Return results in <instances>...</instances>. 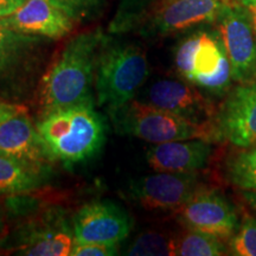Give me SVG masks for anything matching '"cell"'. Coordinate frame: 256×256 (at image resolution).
Listing matches in <instances>:
<instances>
[{
  "label": "cell",
  "mask_w": 256,
  "mask_h": 256,
  "mask_svg": "<svg viewBox=\"0 0 256 256\" xmlns=\"http://www.w3.org/2000/svg\"><path fill=\"white\" fill-rule=\"evenodd\" d=\"M104 37L98 28L83 32L57 54L37 84L40 116L60 108L94 104L96 57Z\"/></svg>",
  "instance_id": "obj_1"
},
{
  "label": "cell",
  "mask_w": 256,
  "mask_h": 256,
  "mask_svg": "<svg viewBox=\"0 0 256 256\" xmlns=\"http://www.w3.org/2000/svg\"><path fill=\"white\" fill-rule=\"evenodd\" d=\"M36 126L51 159L66 165L92 158L106 140V122L94 104L52 110L42 115Z\"/></svg>",
  "instance_id": "obj_2"
},
{
  "label": "cell",
  "mask_w": 256,
  "mask_h": 256,
  "mask_svg": "<svg viewBox=\"0 0 256 256\" xmlns=\"http://www.w3.org/2000/svg\"><path fill=\"white\" fill-rule=\"evenodd\" d=\"M150 74L146 52L136 44L114 42L104 37L95 66L96 101L113 113L134 100Z\"/></svg>",
  "instance_id": "obj_3"
},
{
  "label": "cell",
  "mask_w": 256,
  "mask_h": 256,
  "mask_svg": "<svg viewBox=\"0 0 256 256\" xmlns=\"http://www.w3.org/2000/svg\"><path fill=\"white\" fill-rule=\"evenodd\" d=\"M110 115L118 133L147 142L162 144L188 139L217 142L215 126L196 124L146 102L132 100Z\"/></svg>",
  "instance_id": "obj_4"
},
{
  "label": "cell",
  "mask_w": 256,
  "mask_h": 256,
  "mask_svg": "<svg viewBox=\"0 0 256 256\" xmlns=\"http://www.w3.org/2000/svg\"><path fill=\"white\" fill-rule=\"evenodd\" d=\"M174 66L182 78L215 96L232 88V68L220 37L200 32L185 38L174 52Z\"/></svg>",
  "instance_id": "obj_5"
},
{
  "label": "cell",
  "mask_w": 256,
  "mask_h": 256,
  "mask_svg": "<svg viewBox=\"0 0 256 256\" xmlns=\"http://www.w3.org/2000/svg\"><path fill=\"white\" fill-rule=\"evenodd\" d=\"M74 243L72 224L68 222L63 210L54 208L19 223L2 244H8L19 255L68 256Z\"/></svg>",
  "instance_id": "obj_6"
},
{
  "label": "cell",
  "mask_w": 256,
  "mask_h": 256,
  "mask_svg": "<svg viewBox=\"0 0 256 256\" xmlns=\"http://www.w3.org/2000/svg\"><path fill=\"white\" fill-rule=\"evenodd\" d=\"M226 5V0H154L136 26L142 25L145 36H168L216 22Z\"/></svg>",
  "instance_id": "obj_7"
},
{
  "label": "cell",
  "mask_w": 256,
  "mask_h": 256,
  "mask_svg": "<svg viewBox=\"0 0 256 256\" xmlns=\"http://www.w3.org/2000/svg\"><path fill=\"white\" fill-rule=\"evenodd\" d=\"M217 22L232 82L256 81V34L248 8L243 2L226 5Z\"/></svg>",
  "instance_id": "obj_8"
},
{
  "label": "cell",
  "mask_w": 256,
  "mask_h": 256,
  "mask_svg": "<svg viewBox=\"0 0 256 256\" xmlns=\"http://www.w3.org/2000/svg\"><path fill=\"white\" fill-rule=\"evenodd\" d=\"M206 188L198 172H156L130 182L127 196L147 210H177Z\"/></svg>",
  "instance_id": "obj_9"
},
{
  "label": "cell",
  "mask_w": 256,
  "mask_h": 256,
  "mask_svg": "<svg viewBox=\"0 0 256 256\" xmlns=\"http://www.w3.org/2000/svg\"><path fill=\"white\" fill-rule=\"evenodd\" d=\"M215 130L217 142L238 148L256 145V81L229 89L217 110Z\"/></svg>",
  "instance_id": "obj_10"
},
{
  "label": "cell",
  "mask_w": 256,
  "mask_h": 256,
  "mask_svg": "<svg viewBox=\"0 0 256 256\" xmlns=\"http://www.w3.org/2000/svg\"><path fill=\"white\" fill-rule=\"evenodd\" d=\"M174 211L178 220L186 229L210 234L224 242H229L240 224L235 206L211 188L198 192Z\"/></svg>",
  "instance_id": "obj_11"
},
{
  "label": "cell",
  "mask_w": 256,
  "mask_h": 256,
  "mask_svg": "<svg viewBox=\"0 0 256 256\" xmlns=\"http://www.w3.org/2000/svg\"><path fill=\"white\" fill-rule=\"evenodd\" d=\"M146 104L162 108L200 124L215 126V104L188 81L159 80L146 92Z\"/></svg>",
  "instance_id": "obj_12"
},
{
  "label": "cell",
  "mask_w": 256,
  "mask_h": 256,
  "mask_svg": "<svg viewBox=\"0 0 256 256\" xmlns=\"http://www.w3.org/2000/svg\"><path fill=\"white\" fill-rule=\"evenodd\" d=\"M126 210L110 200L84 204L72 218L75 241L119 244L132 230Z\"/></svg>",
  "instance_id": "obj_13"
},
{
  "label": "cell",
  "mask_w": 256,
  "mask_h": 256,
  "mask_svg": "<svg viewBox=\"0 0 256 256\" xmlns=\"http://www.w3.org/2000/svg\"><path fill=\"white\" fill-rule=\"evenodd\" d=\"M44 37L14 31L0 23V81L28 86L40 74Z\"/></svg>",
  "instance_id": "obj_14"
},
{
  "label": "cell",
  "mask_w": 256,
  "mask_h": 256,
  "mask_svg": "<svg viewBox=\"0 0 256 256\" xmlns=\"http://www.w3.org/2000/svg\"><path fill=\"white\" fill-rule=\"evenodd\" d=\"M0 23L25 34L58 40L72 30L75 20L50 0H25Z\"/></svg>",
  "instance_id": "obj_15"
},
{
  "label": "cell",
  "mask_w": 256,
  "mask_h": 256,
  "mask_svg": "<svg viewBox=\"0 0 256 256\" xmlns=\"http://www.w3.org/2000/svg\"><path fill=\"white\" fill-rule=\"evenodd\" d=\"M212 151V142L209 140H176L154 144L146 152V160L156 172L188 174L206 168Z\"/></svg>",
  "instance_id": "obj_16"
},
{
  "label": "cell",
  "mask_w": 256,
  "mask_h": 256,
  "mask_svg": "<svg viewBox=\"0 0 256 256\" xmlns=\"http://www.w3.org/2000/svg\"><path fill=\"white\" fill-rule=\"evenodd\" d=\"M0 154L40 165L54 162L28 110L0 124Z\"/></svg>",
  "instance_id": "obj_17"
},
{
  "label": "cell",
  "mask_w": 256,
  "mask_h": 256,
  "mask_svg": "<svg viewBox=\"0 0 256 256\" xmlns=\"http://www.w3.org/2000/svg\"><path fill=\"white\" fill-rule=\"evenodd\" d=\"M50 166L0 154V197L24 196L43 188Z\"/></svg>",
  "instance_id": "obj_18"
},
{
  "label": "cell",
  "mask_w": 256,
  "mask_h": 256,
  "mask_svg": "<svg viewBox=\"0 0 256 256\" xmlns=\"http://www.w3.org/2000/svg\"><path fill=\"white\" fill-rule=\"evenodd\" d=\"M226 254H229L226 242L210 234L186 229L172 238V255L220 256Z\"/></svg>",
  "instance_id": "obj_19"
},
{
  "label": "cell",
  "mask_w": 256,
  "mask_h": 256,
  "mask_svg": "<svg viewBox=\"0 0 256 256\" xmlns=\"http://www.w3.org/2000/svg\"><path fill=\"white\" fill-rule=\"evenodd\" d=\"M224 177L241 190H256V145L238 148L224 164Z\"/></svg>",
  "instance_id": "obj_20"
},
{
  "label": "cell",
  "mask_w": 256,
  "mask_h": 256,
  "mask_svg": "<svg viewBox=\"0 0 256 256\" xmlns=\"http://www.w3.org/2000/svg\"><path fill=\"white\" fill-rule=\"evenodd\" d=\"M126 255L130 256H164L172 255V238L162 232H147L139 235L127 248Z\"/></svg>",
  "instance_id": "obj_21"
},
{
  "label": "cell",
  "mask_w": 256,
  "mask_h": 256,
  "mask_svg": "<svg viewBox=\"0 0 256 256\" xmlns=\"http://www.w3.org/2000/svg\"><path fill=\"white\" fill-rule=\"evenodd\" d=\"M228 248L232 255L256 256V216H243Z\"/></svg>",
  "instance_id": "obj_22"
},
{
  "label": "cell",
  "mask_w": 256,
  "mask_h": 256,
  "mask_svg": "<svg viewBox=\"0 0 256 256\" xmlns=\"http://www.w3.org/2000/svg\"><path fill=\"white\" fill-rule=\"evenodd\" d=\"M153 2L154 0H122L110 30L112 32H124L133 28Z\"/></svg>",
  "instance_id": "obj_23"
},
{
  "label": "cell",
  "mask_w": 256,
  "mask_h": 256,
  "mask_svg": "<svg viewBox=\"0 0 256 256\" xmlns=\"http://www.w3.org/2000/svg\"><path fill=\"white\" fill-rule=\"evenodd\" d=\"M50 2L62 8L75 22L92 17L104 4V0H50Z\"/></svg>",
  "instance_id": "obj_24"
},
{
  "label": "cell",
  "mask_w": 256,
  "mask_h": 256,
  "mask_svg": "<svg viewBox=\"0 0 256 256\" xmlns=\"http://www.w3.org/2000/svg\"><path fill=\"white\" fill-rule=\"evenodd\" d=\"M118 244L96 242H78L72 246V256H112L118 254Z\"/></svg>",
  "instance_id": "obj_25"
},
{
  "label": "cell",
  "mask_w": 256,
  "mask_h": 256,
  "mask_svg": "<svg viewBox=\"0 0 256 256\" xmlns=\"http://www.w3.org/2000/svg\"><path fill=\"white\" fill-rule=\"evenodd\" d=\"M26 107L23 104H14V102H8L2 98H0V124L4 122L5 120H8V118H11L12 115L19 113V112L25 110Z\"/></svg>",
  "instance_id": "obj_26"
},
{
  "label": "cell",
  "mask_w": 256,
  "mask_h": 256,
  "mask_svg": "<svg viewBox=\"0 0 256 256\" xmlns=\"http://www.w3.org/2000/svg\"><path fill=\"white\" fill-rule=\"evenodd\" d=\"M25 0H0V18L11 14Z\"/></svg>",
  "instance_id": "obj_27"
},
{
  "label": "cell",
  "mask_w": 256,
  "mask_h": 256,
  "mask_svg": "<svg viewBox=\"0 0 256 256\" xmlns=\"http://www.w3.org/2000/svg\"><path fill=\"white\" fill-rule=\"evenodd\" d=\"M6 218H8V215H6L5 206L0 204V244H2V241H4L8 234Z\"/></svg>",
  "instance_id": "obj_28"
},
{
  "label": "cell",
  "mask_w": 256,
  "mask_h": 256,
  "mask_svg": "<svg viewBox=\"0 0 256 256\" xmlns=\"http://www.w3.org/2000/svg\"><path fill=\"white\" fill-rule=\"evenodd\" d=\"M242 194L248 206L256 214V190H243Z\"/></svg>",
  "instance_id": "obj_29"
},
{
  "label": "cell",
  "mask_w": 256,
  "mask_h": 256,
  "mask_svg": "<svg viewBox=\"0 0 256 256\" xmlns=\"http://www.w3.org/2000/svg\"><path fill=\"white\" fill-rule=\"evenodd\" d=\"M241 2H243V4L247 6L249 12H250L252 26H254V31L256 34V0H242Z\"/></svg>",
  "instance_id": "obj_30"
},
{
  "label": "cell",
  "mask_w": 256,
  "mask_h": 256,
  "mask_svg": "<svg viewBox=\"0 0 256 256\" xmlns=\"http://www.w3.org/2000/svg\"><path fill=\"white\" fill-rule=\"evenodd\" d=\"M242 0H226V2L228 4H234V2H241Z\"/></svg>",
  "instance_id": "obj_31"
}]
</instances>
